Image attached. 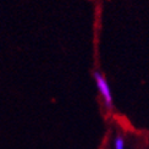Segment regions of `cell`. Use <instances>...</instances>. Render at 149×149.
Returning <instances> with one entry per match:
<instances>
[{"label":"cell","instance_id":"1","mask_svg":"<svg viewBox=\"0 0 149 149\" xmlns=\"http://www.w3.org/2000/svg\"><path fill=\"white\" fill-rule=\"evenodd\" d=\"M94 79H95V83H97V87H98V91H99V93H100V95L103 97L105 107H107L108 109H111L114 103H113V95H111V89L109 87L108 81L105 79L104 74L102 72H99V71L94 72Z\"/></svg>","mask_w":149,"mask_h":149},{"label":"cell","instance_id":"2","mask_svg":"<svg viewBox=\"0 0 149 149\" xmlns=\"http://www.w3.org/2000/svg\"><path fill=\"white\" fill-rule=\"evenodd\" d=\"M114 148L115 149H126V144H125V138L122 136H116L115 141H114Z\"/></svg>","mask_w":149,"mask_h":149}]
</instances>
